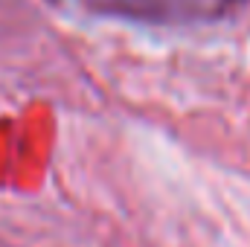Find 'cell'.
Instances as JSON below:
<instances>
[{"instance_id": "cell-1", "label": "cell", "mask_w": 250, "mask_h": 247, "mask_svg": "<svg viewBox=\"0 0 250 247\" xmlns=\"http://www.w3.org/2000/svg\"><path fill=\"white\" fill-rule=\"evenodd\" d=\"M90 15L125 18L140 23H201L224 15L236 0H53Z\"/></svg>"}]
</instances>
